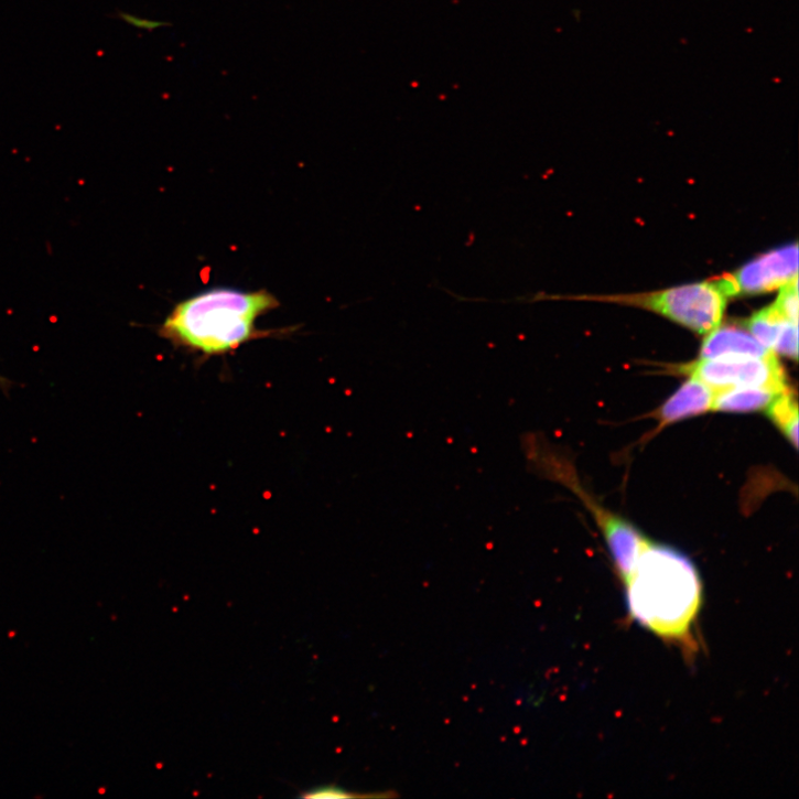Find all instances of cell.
<instances>
[{
  "instance_id": "14",
  "label": "cell",
  "mask_w": 799,
  "mask_h": 799,
  "mask_svg": "<svg viewBox=\"0 0 799 799\" xmlns=\"http://www.w3.org/2000/svg\"><path fill=\"white\" fill-rule=\"evenodd\" d=\"M355 793L349 792L348 790L337 787V786H322L316 787L312 789L305 790L303 793H301V797L303 798H346V797H355Z\"/></svg>"
},
{
  "instance_id": "6",
  "label": "cell",
  "mask_w": 799,
  "mask_h": 799,
  "mask_svg": "<svg viewBox=\"0 0 799 799\" xmlns=\"http://www.w3.org/2000/svg\"><path fill=\"white\" fill-rule=\"evenodd\" d=\"M593 512L603 531L616 570L624 581L650 541L624 519L597 506L593 507Z\"/></svg>"
},
{
  "instance_id": "11",
  "label": "cell",
  "mask_w": 799,
  "mask_h": 799,
  "mask_svg": "<svg viewBox=\"0 0 799 799\" xmlns=\"http://www.w3.org/2000/svg\"><path fill=\"white\" fill-rule=\"evenodd\" d=\"M773 423L780 429L789 442L798 444V404L790 390L779 393L767 408Z\"/></svg>"
},
{
  "instance_id": "4",
  "label": "cell",
  "mask_w": 799,
  "mask_h": 799,
  "mask_svg": "<svg viewBox=\"0 0 799 799\" xmlns=\"http://www.w3.org/2000/svg\"><path fill=\"white\" fill-rule=\"evenodd\" d=\"M685 371L714 391L731 388H766L788 390L786 376L776 354L765 357H723L700 359Z\"/></svg>"
},
{
  "instance_id": "1",
  "label": "cell",
  "mask_w": 799,
  "mask_h": 799,
  "mask_svg": "<svg viewBox=\"0 0 799 799\" xmlns=\"http://www.w3.org/2000/svg\"><path fill=\"white\" fill-rule=\"evenodd\" d=\"M622 582L633 620L687 657L698 652L694 628L702 609L703 585L685 554L649 542Z\"/></svg>"
},
{
  "instance_id": "13",
  "label": "cell",
  "mask_w": 799,
  "mask_h": 799,
  "mask_svg": "<svg viewBox=\"0 0 799 799\" xmlns=\"http://www.w3.org/2000/svg\"><path fill=\"white\" fill-rule=\"evenodd\" d=\"M117 19L123 21L125 23H127L128 25H130V26H132L134 29H138V30H141V31H145L148 33H152V32H154V31H156L159 29H162V28L172 26L171 23L158 22V21H151V20H147V19H141V18H138L136 15H131V14L123 13V12H120V11L117 12Z\"/></svg>"
},
{
  "instance_id": "9",
  "label": "cell",
  "mask_w": 799,
  "mask_h": 799,
  "mask_svg": "<svg viewBox=\"0 0 799 799\" xmlns=\"http://www.w3.org/2000/svg\"><path fill=\"white\" fill-rule=\"evenodd\" d=\"M774 352L764 348L746 331L724 327L710 333L702 345L701 359L723 357H765Z\"/></svg>"
},
{
  "instance_id": "2",
  "label": "cell",
  "mask_w": 799,
  "mask_h": 799,
  "mask_svg": "<svg viewBox=\"0 0 799 799\" xmlns=\"http://www.w3.org/2000/svg\"><path fill=\"white\" fill-rule=\"evenodd\" d=\"M278 306L267 290L212 289L179 303L159 335L176 348L224 356L259 338L258 318Z\"/></svg>"
},
{
  "instance_id": "8",
  "label": "cell",
  "mask_w": 799,
  "mask_h": 799,
  "mask_svg": "<svg viewBox=\"0 0 799 799\" xmlns=\"http://www.w3.org/2000/svg\"><path fill=\"white\" fill-rule=\"evenodd\" d=\"M715 391L699 379L691 377L661 408L659 418L663 424L703 414L713 407Z\"/></svg>"
},
{
  "instance_id": "7",
  "label": "cell",
  "mask_w": 799,
  "mask_h": 799,
  "mask_svg": "<svg viewBox=\"0 0 799 799\" xmlns=\"http://www.w3.org/2000/svg\"><path fill=\"white\" fill-rule=\"evenodd\" d=\"M746 326L764 348L797 359L798 322L784 316L774 304L754 313Z\"/></svg>"
},
{
  "instance_id": "3",
  "label": "cell",
  "mask_w": 799,
  "mask_h": 799,
  "mask_svg": "<svg viewBox=\"0 0 799 799\" xmlns=\"http://www.w3.org/2000/svg\"><path fill=\"white\" fill-rule=\"evenodd\" d=\"M727 299L716 279L658 292L613 298L618 302L655 311L701 335L719 327Z\"/></svg>"
},
{
  "instance_id": "5",
  "label": "cell",
  "mask_w": 799,
  "mask_h": 799,
  "mask_svg": "<svg viewBox=\"0 0 799 799\" xmlns=\"http://www.w3.org/2000/svg\"><path fill=\"white\" fill-rule=\"evenodd\" d=\"M798 278L797 244L770 251L732 274L715 278L725 294L765 293Z\"/></svg>"
},
{
  "instance_id": "12",
  "label": "cell",
  "mask_w": 799,
  "mask_h": 799,
  "mask_svg": "<svg viewBox=\"0 0 799 799\" xmlns=\"http://www.w3.org/2000/svg\"><path fill=\"white\" fill-rule=\"evenodd\" d=\"M774 305L784 316L798 322V278L780 288Z\"/></svg>"
},
{
  "instance_id": "10",
  "label": "cell",
  "mask_w": 799,
  "mask_h": 799,
  "mask_svg": "<svg viewBox=\"0 0 799 799\" xmlns=\"http://www.w3.org/2000/svg\"><path fill=\"white\" fill-rule=\"evenodd\" d=\"M781 392L766 388H731L715 391L712 410L754 412L765 410Z\"/></svg>"
}]
</instances>
